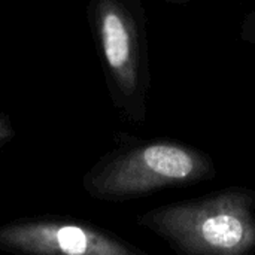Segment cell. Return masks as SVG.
Returning a JSON list of instances; mask_svg holds the SVG:
<instances>
[{"label": "cell", "instance_id": "obj_1", "mask_svg": "<svg viewBox=\"0 0 255 255\" xmlns=\"http://www.w3.org/2000/svg\"><path fill=\"white\" fill-rule=\"evenodd\" d=\"M137 224L181 255H247L255 251V190L230 185L202 197L154 208Z\"/></svg>", "mask_w": 255, "mask_h": 255}, {"label": "cell", "instance_id": "obj_2", "mask_svg": "<svg viewBox=\"0 0 255 255\" xmlns=\"http://www.w3.org/2000/svg\"><path fill=\"white\" fill-rule=\"evenodd\" d=\"M215 176L217 166L208 152L179 140L154 139L102 158L84 178V188L94 199L121 202Z\"/></svg>", "mask_w": 255, "mask_h": 255}, {"label": "cell", "instance_id": "obj_3", "mask_svg": "<svg viewBox=\"0 0 255 255\" xmlns=\"http://www.w3.org/2000/svg\"><path fill=\"white\" fill-rule=\"evenodd\" d=\"M90 21L114 105L142 126L151 87L146 15L142 0H90Z\"/></svg>", "mask_w": 255, "mask_h": 255}, {"label": "cell", "instance_id": "obj_4", "mask_svg": "<svg viewBox=\"0 0 255 255\" xmlns=\"http://www.w3.org/2000/svg\"><path fill=\"white\" fill-rule=\"evenodd\" d=\"M0 250L33 255H146L85 223L40 218L1 226Z\"/></svg>", "mask_w": 255, "mask_h": 255}, {"label": "cell", "instance_id": "obj_5", "mask_svg": "<svg viewBox=\"0 0 255 255\" xmlns=\"http://www.w3.org/2000/svg\"><path fill=\"white\" fill-rule=\"evenodd\" d=\"M241 39L248 43L255 46V7L253 10H250L241 24Z\"/></svg>", "mask_w": 255, "mask_h": 255}, {"label": "cell", "instance_id": "obj_6", "mask_svg": "<svg viewBox=\"0 0 255 255\" xmlns=\"http://www.w3.org/2000/svg\"><path fill=\"white\" fill-rule=\"evenodd\" d=\"M13 136H15V131H13L10 123H9L6 118L0 117V149H1L7 142H10V140L13 139Z\"/></svg>", "mask_w": 255, "mask_h": 255}, {"label": "cell", "instance_id": "obj_7", "mask_svg": "<svg viewBox=\"0 0 255 255\" xmlns=\"http://www.w3.org/2000/svg\"><path fill=\"white\" fill-rule=\"evenodd\" d=\"M164 1L172 3V4H181V6H184V4H188V3L193 1V0H164Z\"/></svg>", "mask_w": 255, "mask_h": 255}]
</instances>
